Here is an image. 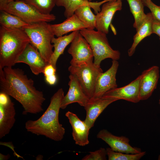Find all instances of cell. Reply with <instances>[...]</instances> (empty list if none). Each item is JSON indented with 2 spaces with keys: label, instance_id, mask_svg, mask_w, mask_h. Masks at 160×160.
Returning a JSON list of instances; mask_svg holds the SVG:
<instances>
[{
  "label": "cell",
  "instance_id": "cell-1",
  "mask_svg": "<svg viewBox=\"0 0 160 160\" xmlns=\"http://www.w3.org/2000/svg\"><path fill=\"white\" fill-rule=\"evenodd\" d=\"M34 82L24 72L12 67L0 68V92L18 102L24 108L23 114H37L43 110L45 100L43 92L37 90Z\"/></svg>",
  "mask_w": 160,
  "mask_h": 160
},
{
  "label": "cell",
  "instance_id": "cell-2",
  "mask_svg": "<svg viewBox=\"0 0 160 160\" xmlns=\"http://www.w3.org/2000/svg\"><path fill=\"white\" fill-rule=\"evenodd\" d=\"M64 92L60 88L53 95L50 104L43 115L36 120H29L25 124L28 132L43 135L56 141L63 138L65 129L59 120V114Z\"/></svg>",
  "mask_w": 160,
  "mask_h": 160
},
{
  "label": "cell",
  "instance_id": "cell-3",
  "mask_svg": "<svg viewBox=\"0 0 160 160\" xmlns=\"http://www.w3.org/2000/svg\"><path fill=\"white\" fill-rule=\"evenodd\" d=\"M28 36L22 28L0 27V68L12 67L27 44Z\"/></svg>",
  "mask_w": 160,
  "mask_h": 160
},
{
  "label": "cell",
  "instance_id": "cell-4",
  "mask_svg": "<svg viewBox=\"0 0 160 160\" xmlns=\"http://www.w3.org/2000/svg\"><path fill=\"white\" fill-rule=\"evenodd\" d=\"M48 22L43 21L28 25L22 28L27 34L30 43L39 51L46 61L49 63L53 53L51 44L55 35Z\"/></svg>",
  "mask_w": 160,
  "mask_h": 160
},
{
  "label": "cell",
  "instance_id": "cell-5",
  "mask_svg": "<svg viewBox=\"0 0 160 160\" xmlns=\"http://www.w3.org/2000/svg\"><path fill=\"white\" fill-rule=\"evenodd\" d=\"M79 32L90 45L94 56L93 63L95 65L100 66L101 62L105 59L109 58L117 60L120 59V52L111 48L107 34L88 28L82 29Z\"/></svg>",
  "mask_w": 160,
  "mask_h": 160
},
{
  "label": "cell",
  "instance_id": "cell-6",
  "mask_svg": "<svg viewBox=\"0 0 160 160\" xmlns=\"http://www.w3.org/2000/svg\"><path fill=\"white\" fill-rule=\"evenodd\" d=\"M0 10L17 16L28 25L43 21L49 22L56 18L53 14H41L33 7L22 0L14 1L0 6Z\"/></svg>",
  "mask_w": 160,
  "mask_h": 160
},
{
  "label": "cell",
  "instance_id": "cell-7",
  "mask_svg": "<svg viewBox=\"0 0 160 160\" xmlns=\"http://www.w3.org/2000/svg\"><path fill=\"white\" fill-rule=\"evenodd\" d=\"M68 71L77 78L88 97L93 98L97 79L103 72L100 66L95 65L92 60L78 65H70Z\"/></svg>",
  "mask_w": 160,
  "mask_h": 160
},
{
  "label": "cell",
  "instance_id": "cell-8",
  "mask_svg": "<svg viewBox=\"0 0 160 160\" xmlns=\"http://www.w3.org/2000/svg\"><path fill=\"white\" fill-rule=\"evenodd\" d=\"M72 58L71 65L77 66L93 60L94 56L88 42L79 31L68 50Z\"/></svg>",
  "mask_w": 160,
  "mask_h": 160
},
{
  "label": "cell",
  "instance_id": "cell-9",
  "mask_svg": "<svg viewBox=\"0 0 160 160\" xmlns=\"http://www.w3.org/2000/svg\"><path fill=\"white\" fill-rule=\"evenodd\" d=\"M9 96L0 92V139L8 134L15 122L14 103Z\"/></svg>",
  "mask_w": 160,
  "mask_h": 160
},
{
  "label": "cell",
  "instance_id": "cell-10",
  "mask_svg": "<svg viewBox=\"0 0 160 160\" xmlns=\"http://www.w3.org/2000/svg\"><path fill=\"white\" fill-rule=\"evenodd\" d=\"M23 63L28 65L34 74L43 73L46 66L49 64L42 57L38 50L30 43L16 61V64Z\"/></svg>",
  "mask_w": 160,
  "mask_h": 160
},
{
  "label": "cell",
  "instance_id": "cell-11",
  "mask_svg": "<svg viewBox=\"0 0 160 160\" xmlns=\"http://www.w3.org/2000/svg\"><path fill=\"white\" fill-rule=\"evenodd\" d=\"M97 137L105 142L114 151L130 154H135L142 152L140 148L131 146L128 137L123 136L115 135L106 129L100 130Z\"/></svg>",
  "mask_w": 160,
  "mask_h": 160
},
{
  "label": "cell",
  "instance_id": "cell-12",
  "mask_svg": "<svg viewBox=\"0 0 160 160\" xmlns=\"http://www.w3.org/2000/svg\"><path fill=\"white\" fill-rule=\"evenodd\" d=\"M111 67L98 76L95 84L93 98L101 97L107 92L117 87L116 76L119 66L117 60H113Z\"/></svg>",
  "mask_w": 160,
  "mask_h": 160
},
{
  "label": "cell",
  "instance_id": "cell-13",
  "mask_svg": "<svg viewBox=\"0 0 160 160\" xmlns=\"http://www.w3.org/2000/svg\"><path fill=\"white\" fill-rule=\"evenodd\" d=\"M140 75L127 85L117 87L105 93L101 97L124 100L133 103L140 100L139 97V84Z\"/></svg>",
  "mask_w": 160,
  "mask_h": 160
},
{
  "label": "cell",
  "instance_id": "cell-14",
  "mask_svg": "<svg viewBox=\"0 0 160 160\" xmlns=\"http://www.w3.org/2000/svg\"><path fill=\"white\" fill-rule=\"evenodd\" d=\"M139 84L140 100L148 99L156 89L159 78V67L153 66L144 70L140 75Z\"/></svg>",
  "mask_w": 160,
  "mask_h": 160
},
{
  "label": "cell",
  "instance_id": "cell-15",
  "mask_svg": "<svg viewBox=\"0 0 160 160\" xmlns=\"http://www.w3.org/2000/svg\"><path fill=\"white\" fill-rule=\"evenodd\" d=\"M122 7L121 1L113 0L104 3L100 11L96 15L95 28L97 30L108 33L109 26L115 13L121 10Z\"/></svg>",
  "mask_w": 160,
  "mask_h": 160
},
{
  "label": "cell",
  "instance_id": "cell-16",
  "mask_svg": "<svg viewBox=\"0 0 160 160\" xmlns=\"http://www.w3.org/2000/svg\"><path fill=\"white\" fill-rule=\"evenodd\" d=\"M69 78V89L62 100L61 109H64L69 104L74 103H78L80 106L84 107L89 99L85 94L76 77L70 74Z\"/></svg>",
  "mask_w": 160,
  "mask_h": 160
},
{
  "label": "cell",
  "instance_id": "cell-17",
  "mask_svg": "<svg viewBox=\"0 0 160 160\" xmlns=\"http://www.w3.org/2000/svg\"><path fill=\"white\" fill-rule=\"evenodd\" d=\"M117 100L114 99L102 97L89 99L84 107L86 112L84 121L90 129L94 126L96 120L105 108Z\"/></svg>",
  "mask_w": 160,
  "mask_h": 160
},
{
  "label": "cell",
  "instance_id": "cell-18",
  "mask_svg": "<svg viewBox=\"0 0 160 160\" xmlns=\"http://www.w3.org/2000/svg\"><path fill=\"white\" fill-rule=\"evenodd\" d=\"M71 124L72 135L76 144L84 146L89 143L88 135L90 129L84 121L81 120L75 113L70 111L65 114Z\"/></svg>",
  "mask_w": 160,
  "mask_h": 160
},
{
  "label": "cell",
  "instance_id": "cell-19",
  "mask_svg": "<svg viewBox=\"0 0 160 160\" xmlns=\"http://www.w3.org/2000/svg\"><path fill=\"white\" fill-rule=\"evenodd\" d=\"M50 26L54 35L57 37L71 32L80 31L84 28L91 29L89 25L80 20L74 14L63 22L50 24Z\"/></svg>",
  "mask_w": 160,
  "mask_h": 160
},
{
  "label": "cell",
  "instance_id": "cell-20",
  "mask_svg": "<svg viewBox=\"0 0 160 160\" xmlns=\"http://www.w3.org/2000/svg\"><path fill=\"white\" fill-rule=\"evenodd\" d=\"M92 0H57L56 5L65 8L64 16L68 18L74 14L75 10L82 5H88L93 9L97 14L101 10L100 6L111 0H104L100 2H92Z\"/></svg>",
  "mask_w": 160,
  "mask_h": 160
},
{
  "label": "cell",
  "instance_id": "cell-21",
  "mask_svg": "<svg viewBox=\"0 0 160 160\" xmlns=\"http://www.w3.org/2000/svg\"><path fill=\"white\" fill-rule=\"evenodd\" d=\"M146 19L137 31L133 37V42L128 51L129 56H132L135 52L136 47L140 41L152 33V25L154 17L151 12L147 14Z\"/></svg>",
  "mask_w": 160,
  "mask_h": 160
},
{
  "label": "cell",
  "instance_id": "cell-22",
  "mask_svg": "<svg viewBox=\"0 0 160 160\" xmlns=\"http://www.w3.org/2000/svg\"><path fill=\"white\" fill-rule=\"evenodd\" d=\"M79 31L72 32L70 34L55 38L52 39L54 50L50 58L49 63L56 68V63L59 57L63 53L67 46L71 42Z\"/></svg>",
  "mask_w": 160,
  "mask_h": 160
},
{
  "label": "cell",
  "instance_id": "cell-23",
  "mask_svg": "<svg viewBox=\"0 0 160 160\" xmlns=\"http://www.w3.org/2000/svg\"><path fill=\"white\" fill-rule=\"evenodd\" d=\"M130 11L134 18L133 25L136 31L143 23L146 18L147 15L144 12V6L141 0H127Z\"/></svg>",
  "mask_w": 160,
  "mask_h": 160
},
{
  "label": "cell",
  "instance_id": "cell-24",
  "mask_svg": "<svg viewBox=\"0 0 160 160\" xmlns=\"http://www.w3.org/2000/svg\"><path fill=\"white\" fill-rule=\"evenodd\" d=\"M0 23L1 26L9 28H22L27 24L19 17L4 10H0Z\"/></svg>",
  "mask_w": 160,
  "mask_h": 160
},
{
  "label": "cell",
  "instance_id": "cell-25",
  "mask_svg": "<svg viewBox=\"0 0 160 160\" xmlns=\"http://www.w3.org/2000/svg\"><path fill=\"white\" fill-rule=\"evenodd\" d=\"M91 8L88 5H82L75 10L74 14L80 20L89 25L91 29H94L96 27V16Z\"/></svg>",
  "mask_w": 160,
  "mask_h": 160
},
{
  "label": "cell",
  "instance_id": "cell-26",
  "mask_svg": "<svg viewBox=\"0 0 160 160\" xmlns=\"http://www.w3.org/2000/svg\"><path fill=\"white\" fill-rule=\"evenodd\" d=\"M43 14H49L56 5L57 0H22Z\"/></svg>",
  "mask_w": 160,
  "mask_h": 160
},
{
  "label": "cell",
  "instance_id": "cell-27",
  "mask_svg": "<svg viewBox=\"0 0 160 160\" xmlns=\"http://www.w3.org/2000/svg\"><path fill=\"white\" fill-rule=\"evenodd\" d=\"M106 150L109 160H139L146 153L142 151L135 154L127 153L114 151L110 148H107Z\"/></svg>",
  "mask_w": 160,
  "mask_h": 160
},
{
  "label": "cell",
  "instance_id": "cell-28",
  "mask_svg": "<svg viewBox=\"0 0 160 160\" xmlns=\"http://www.w3.org/2000/svg\"><path fill=\"white\" fill-rule=\"evenodd\" d=\"M107 155L106 149L100 148L93 152H89V154L85 156L82 160H105Z\"/></svg>",
  "mask_w": 160,
  "mask_h": 160
},
{
  "label": "cell",
  "instance_id": "cell-29",
  "mask_svg": "<svg viewBox=\"0 0 160 160\" xmlns=\"http://www.w3.org/2000/svg\"><path fill=\"white\" fill-rule=\"evenodd\" d=\"M144 6L147 7L150 10L154 18L160 22V6L153 3L151 0H141Z\"/></svg>",
  "mask_w": 160,
  "mask_h": 160
},
{
  "label": "cell",
  "instance_id": "cell-30",
  "mask_svg": "<svg viewBox=\"0 0 160 160\" xmlns=\"http://www.w3.org/2000/svg\"><path fill=\"white\" fill-rule=\"evenodd\" d=\"M56 71V68L49 63L45 68L43 73L44 76H46L55 74Z\"/></svg>",
  "mask_w": 160,
  "mask_h": 160
},
{
  "label": "cell",
  "instance_id": "cell-31",
  "mask_svg": "<svg viewBox=\"0 0 160 160\" xmlns=\"http://www.w3.org/2000/svg\"><path fill=\"white\" fill-rule=\"evenodd\" d=\"M152 33L160 37V22L154 19L152 25Z\"/></svg>",
  "mask_w": 160,
  "mask_h": 160
},
{
  "label": "cell",
  "instance_id": "cell-32",
  "mask_svg": "<svg viewBox=\"0 0 160 160\" xmlns=\"http://www.w3.org/2000/svg\"><path fill=\"white\" fill-rule=\"evenodd\" d=\"M47 83L50 85H54L57 82V79L56 74L45 76Z\"/></svg>",
  "mask_w": 160,
  "mask_h": 160
},
{
  "label": "cell",
  "instance_id": "cell-33",
  "mask_svg": "<svg viewBox=\"0 0 160 160\" xmlns=\"http://www.w3.org/2000/svg\"><path fill=\"white\" fill-rule=\"evenodd\" d=\"M20 0H0V6L4 5L12 1Z\"/></svg>",
  "mask_w": 160,
  "mask_h": 160
},
{
  "label": "cell",
  "instance_id": "cell-34",
  "mask_svg": "<svg viewBox=\"0 0 160 160\" xmlns=\"http://www.w3.org/2000/svg\"><path fill=\"white\" fill-rule=\"evenodd\" d=\"M159 104L160 105V98L159 100Z\"/></svg>",
  "mask_w": 160,
  "mask_h": 160
},
{
  "label": "cell",
  "instance_id": "cell-35",
  "mask_svg": "<svg viewBox=\"0 0 160 160\" xmlns=\"http://www.w3.org/2000/svg\"><path fill=\"white\" fill-rule=\"evenodd\" d=\"M117 0L121 1L122 0Z\"/></svg>",
  "mask_w": 160,
  "mask_h": 160
},
{
  "label": "cell",
  "instance_id": "cell-36",
  "mask_svg": "<svg viewBox=\"0 0 160 160\" xmlns=\"http://www.w3.org/2000/svg\"><path fill=\"white\" fill-rule=\"evenodd\" d=\"M159 39H160V37H159Z\"/></svg>",
  "mask_w": 160,
  "mask_h": 160
}]
</instances>
